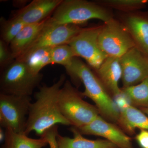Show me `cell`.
Listing matches in <instances>:
<instances>
[{"label": "cell", "mask_w": 148, "mask_h": 148, "mask_svg": "<svg viewBox=\"0 0 148 148\" xmlns=\"http://www.w3.org/2000/svg\"><path fill=\"white\" fill-rule=\"evenodd\" d=\"M98 42L100 48L106 55L117 58H120L135 47L125 27L113 18L102 26Z\"/></svg>", "instance_id": "52a82bcc"}, {"label": "cell", "mask_w": 148, "mask_h": 148, "mask_svg": "<svg viewBox=\"0 0 148 148\" xmlns=\"http://www.w3.org/2000/svg\"><path fill=\"white\" fill-rule=\"evenodd\" d=\"M8 45L4 41L0 40V67L1 71L15 61Z\"/></svg>", "instance_id": "cb8c5ba5"}, {"label": "cell", "mask_w": 148, "mask_h": 148, "mask_svg": "<svg viewBox=\"0 0 148 148\" xmlns=\"http://www.w3.org/2000/svg\"><path fill=\"white\" fill-rule=\"evenodd\" d=\"M51 48H39L24 53L16 60L22 61L29 69L36 74L49 65H51Z\"/></svg>", "instance_id": "d6986e66"}, {"label": "cell", "mask_w": 148, "mask_h": 148, "mask_svg": "<svg viewBox=\"0 0 148 148\" xmlns=\"http://www.w3.org/2000/svg\"><path fill=\"white\" fill-rule=\"evenodd\" d=\"M105 7L123 12H132L143 8L148 3L145 0H103L96 2Z\"/></svg>", "instance_id": "7402d4cb"}, {"label": "cell", "mask_w": 148, "mask_h": 148, "mask_svg": "<svg viewBox=\"0 0 148 148\" xmlns=\"http://www.w3.org/2000/svg\"><path fill=\"white\" fill-rule=\"evenodd\" d=\"M102 26L82 29L69 43L76 56L81 57L89 66L97 70L108 57L101 50L98 38Z\"/></svg>", "instance_id": "ba28073f"}, {"label": "cell", "mask_w": 148, "mask_h": 148, "mask_svg": "<svg viewBox=\"0 0 148 148\" xmlns=\"http://www.w3.org/2000/svg\"><path fill=\"white\" fill-rule=\"evenodd\" d=\"M121 89L122 95L130 105L148 108V77L139 84Z\"/></svg>", "instance_id": "ffe728a7"}, {"label": "cell", "mask_w": 148, "mask_h": 148, "mask_svg": "<svg viewBox=\"0 0 148 148\" xmlns=\"http://www.w3.org/2000/svg\"><path fill=\"white\" fill-rule=\"evenodd\" d=\"M66 79L62 74L52 85L40 86L34 95L36 101L30 106L24 134L29 135L34 132L41 137L55 125H71L61 113L58 104L59 92Z\"/></svg>", "instance_id": "6da1fadb"}, {"label": "cell", "mask_w": 148, "mask_h": 148, "mask_svg": "<svg viewBox=\"0 0 148 148\" xmlns=\"http://www.w3.org/2000/svg\"><path fill=\"white\" fill-rule=\"evenodd\" d=\"M32 100L31 96L0 93L1 127L24 134Z\"/></svg>", "instance_id": "8992f818"}, {"label": "cell", "mask_w": 148, "mask_h": 148, "mask_svg": "<svg viewBox=\"0 0 148 148\" xmlns=\"http://www.w3.org/2000/svg\"><path fill=\"white\" fill-rule=\"evenodd\" d=\"M80 92L69 81L61 87L58 97L59 108L72 126L79 128L88 124L100 115L98 109L84 101Z\"/></svg>", "instance_id": "277c9868"}, {"label": "cell", "mask_w": 148, "mask_h": 148, "mask_svg": "<svg viewBox=\"0 0 148 148\" xmlns=\"http://www.w3.org/2000/svg\"><path fill=\"white\" fill-rule=\"evenodd\" d=\"M58 133V126L56 125L49 129L43 135L47 139L50 148H59L56 140Z\"/></svg>", "instance_id": "d4e9b609"}, {"label": "cell", "mask_w": 148, "mask_h": 148, "mask_svg": "<svg viewBox=\"0 0 148 148\" xmlns=\"http://www.w3.org/2000/svg\"><path fill=\"white\" fill-rule=\"evenodd\" d=\"M82 135H92L106 138L119 148H133L130 138L115 123L99 115L88 124L77 128Z\"/></svg>", "instance_id": "8fae6325"}, {"label": "cell", "mask_w": 148, "mask_h": 148, "mask_svg": "<svg viewBox=\"0 0 148 148\" xmlns=\"http://www.w3.org/2000/svg\"><path fill=\"white\" fill-rule=\"evenodd\" d=\"M49 18L37 24L26 25L12 40L9 45L10 49L15 60L36 38Z\"/></svg>", "instance_id": "e0dca14e"}, {"label": "cell", "mask_w": 148, "mask_h": 148, "mask_svg": "<svg viewBox=\"0 0 148 148\" xmlns=\"http://www.w3.org/2000/svg\"><path fill=\"white\" fill-rule=\"evenodd\" d=\"M65 68L72 79L84 84L85 90L81 92L82 95L90 98L95 103L100 115L107 121L117 124L120 115L119 107L89 66L76 57Z\"/></svg>", "instance_id": "7a4b0ae2"}, {"label": "cell", "mask_w": 148, "mask_h": 148, "mask_svg": "<svg viewBox=\"0 0 148 148\" xmlns=\"http://www.w3.org/2000/svg\"><path fill=\"white\" fill-rule=\"evenodd\" d=\"M116 124L125 133L132 135L136 128L148 130V116L139 108L127 103L120 108Z\"/></svg>", "instance_id": "9a60e30c"}, {"label": "cell", "mask_w": 148, "mask_h": 148, "mask_svg": "<svg viewBox=\"0 0 148 148\" xmlns=\"http://www.w3.org/2000/svg\"><path fill=\"white\" fill-rule=\"evenodd\" d=\"M135 139L141 148H148V130L140 129Z\"/></svg>", "instance_id": "484cf974"}, {"label": "cell", "mask_w": 148, "mask_h": 148, "mask_svg": "<svg viewBox=\"0 0 148 148\" xmlns=\"http://www.w3.org/2000/svg\"><path fill=\"white\" fill-rule=\"evenodd\" d=\"M62 0H34L16 12L14 16L26 25L37 24L51 17Z\"/></svg>", "instance_id": "7c38bea8"}, {"label": "cell", "mask_w": 148, "mask_h": 148, "mask_svg": "<svg viewBox=\"0 0 148 148\" xmlns=\"http://www.w3.org/2000/svg\"><path fill=\"white\" fill-rule=\"evenodd\" d=\"M0 23L1 40L8 45L26 25L19 18L14 16L9 20L1 17Z\"/></svg>", "instance_id": "44dd1931"}, {"label": "cell", "mask_w": 148, "mask_h": 148, "mask_svg": "<svg viewBox=\"0 0 148 148\" xmlns=\"http://www.w3.org/2000/svg\"></svg>", "instance_id": "83f0119b"}, {"label": "cell", "mask_w": 148, "mask_h": 148, "mask_svg": "<svg viewBox=\"0 0 148 148\" xmlns=\"http://www.w3.org/2000/svg\"><path fill=\"white\" fill-rule=\"evenodd\" d=\"M124 26L132 38L135 47L148 58L147 15H130L125 19Z\"/></svg>", "instance_id": "5bb4252c"}, {"label": "cell", "mask_w": 148, "mask_h": 148, "mask_svg": "<svg viewBox=\"0 0 148 148\" xmlns=\"http://www.w3.org/2000/svg\"><path fill=\"white\" fill-rule=\"evenodd\" d=\"M49 18L40 34L21 55L39 48H52L69 44L82 29L73 24H51L49 21Z\"/></svg>", "instance_id": "9c48e42d"}, {"label": "cell", "mask_w": 148, "mask_h": 148, "mask_svg": "<svg viewBox=\"0 0 148 148\" xmlns=\"http://www.w3.org/2000/svg\"><path fill=\"white\" fill-rule=\"evenodd\" d=\"M1 72V93L9 95L31 96L43 78L42 74L34 73L24 62L16 60Z\"/></svg>", "instance_id": "5b68a950"}, {"label": "cell", "mask_w": 148, "mask_h": 148, "mask_svg": "<svg viewBox=\"0 0 148 148\" xmlns=\"http://www.w3.org/2000/svg\"><path fill=\"white\" fill-rule=\"evenodd\" d=\"M112 18L111 12L96 2L84 0H62L49 18V21L51 24L78 26L90 19H99L106 23Z\"/></svg>", "instance_id": "3957f363"}, {"label": "cell", "mask_w": 148, "mask_h": 148, "mask_svg": "<svg viewBox=\"0 0 148 148\" xmlns=\"http://www.w3.org/2000/svg\"><path fill=\"white\" fill-rule=\"evenodd\" d=\"M4 140L2 148H42L49 145L45 136L33 139L24 133H16L9 129H5Z\"/></svg>", "instance_id": "ac0fdd59"}, {"label": "cell", "mask_w": 148, "mask_h": 148, "mask_svg": "<svg viewBox=\"0 0 148 148\" xmlns=\"http://www.w3.org/2000/svg\"><path fill=\"white\" fill-rule=\"evenodd\" d=\"M97 75L111 96L115 98L122 93L119 82L122 77L120 58L108 56L96 71Z\"/></svg>", "instance_id": "4fadbf2b"}, {"label": "cell", "mask_w": 148, "mask_h": 148, "mask_svg": "<svg viewBox=\"0 0 148 148\" xmlns=\"http://www.w3.org/2000/svg\"><path fill=\"white\" fill-rule=\"evenodd\" d=\"M139 109L148 116V108H139Z\"/></svg>", "instance_id": "4316f807"}, {"label": "cell", "mask_w": 148, "mask_h": 148, "mask_svg": "<svg viewBox=\"0 0 148 148\" xmlns=\"http://www.w3.org/2000/svg\"><path fill=\"white\" fill-rule=\"evenodd\" d=\"M73 133V138L63 136L58 133L56 136L59 148H119L107 140H89L84 138L76 127L69 129Z\"/></svg>", "instance_id": "2e32d148"}, {"label": "cell", "mask_w": 148, "mask_h": 148, "mask_svg": "<svg viewBox=\"0 0 148 148\" xmlns=\"http://www.w3.org/2000/svg\"><path fill=\"white\" fill-rule=\"evenodd\" d=\"M51 65L59 64L64 67L71 64L76 57L73 49L69 44L61 45L52 47L51 50Z\"/></svg>", "instance_id": "603a6c76"}, {"label": "cell", "mask_w": 148, "mask_h": 148, "mask_svg": "<svg viewBox=\"0 0 148 148\" xmlns=\"http://www.w3.org/2000/svg\"><path fill=\"white\" fill-rule=\"evenodd\" d=\"M123 87L136 85L148 77V58L134 47L120 58Z\"/></svg>", "instance_id": "30bf717a"}]
</instances>
